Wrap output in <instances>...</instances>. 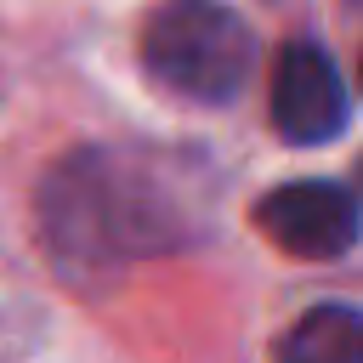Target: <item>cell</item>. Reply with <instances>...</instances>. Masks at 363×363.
Listing matches in <instances>:
<instances>
[{"label": "cell", "mask_w": 363, "mask_h": 363, "mask_svg": "<svg viewBox=\"0 0 363 363\" xmlns=\"http://www.w3.org/2000/svg\"><path fill=\"white\" fill-rule=\"evenodd\" d=\"M45 244L62 267H102L182 238L187 210L164 199V176H147L136 153H74L40 187Z\"/></svg>", "instance_id": "6da1fadb"}, {"label": "cell", "mask_w": 363, "mask_h": 363, "mask_svg": "<svg viewBox=\"0 0 363 363\" xmlns=\"http://www.w3.org/2000/svg\"><path fill=\"white\" fill-rule=\"evenodd\" d=\"M255 62V40L221 0H159L142 23V68L170 96L221 108L238 96Z\"/></svg>", "instance_id": "7a4b0ae2"}, {"label": "cell", "mask_w": 363, "mask_h": 363, "mask_svg": "<svg viewBox=\"0 0 363 363\" xmlns=\"http://www.w3.org/2000/svg\"><path fill=\"white\" fill-rule=\"evenodd\" d=\"M250 221L261 238H272L284 255H301V261H335L363 233L357 193H346L335 182H284L255 199Z\"/></svg>", "instance_id": "3957f363"}, {"label": "cell", "mask_w": 363, "mask_h": 363, "mask_svg": "<svg viewBox=\"0 0 363 363\" xmlns=\"http://www.w3.org/2000/svg\"><path fill=\"white\" fill-rule=\"evenodd\" d=\"M352 119L340 68L329 62L323 45L312 40H289L272 62V125L284 142L312 147V142H335Z\"/></svg>", "instance_id": "277c9868"}, {"label": "cell", "mask_w": 363, "mask_h": 363, "mask_svg": "<svg viewBox=\"0 0 363 363\" xmlns=\"http://www.w3.org/2000/svg\"><path fill=\"white\" fill-rule=\"evenodd\" d=\"M278 357L289 363H363V312L357 306H312L295 318V329L278 340Z\"/></svg>", "instance_id": "5b68a950"}, {"label": "cell", "mask_w": 363, "mask_h": 363, "mask_svg": "<svg viewBox=\"0 0 363 363\" xmlns=\"http://www.w3.org/2000/svg\"><path fill=\"white\" fill-rule=\"evenodd\" d=\"M357 187H363V159H357Z\"/></svg>", "instance_id": "8992f818"}, {"label": "cell", "mask_w": 363, "mask_h": 363, "mask_svg": "<svg viewBox=\"0 0 363 363\" xmlns=\"http://www.w3.org/2000/svg\"><path fill=\"white\" fill-rule=\"evenodd\" d=\"M357 74H363V62H357Z\"/></svg>", "instance_id": "52a82bcc"}]
</instances>
